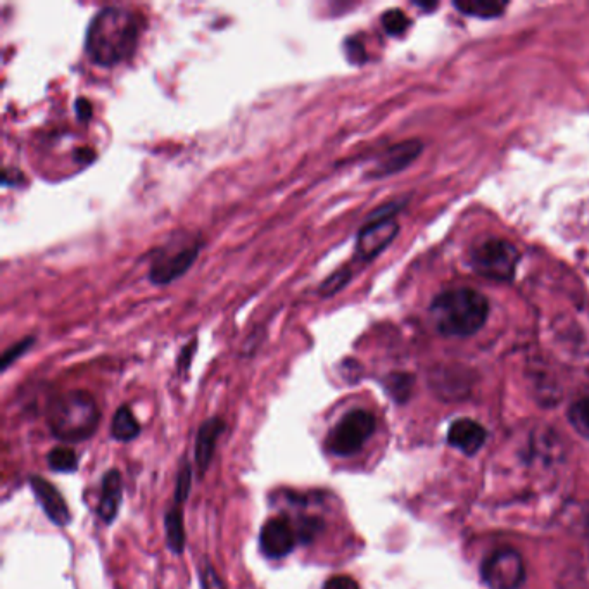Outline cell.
Returning a JSON list of instances; mask_svg holds the SVG:
<instances>
[{
  "label": "cell",
  "mask_w": 589,
  "mask_h": 589,
  "mask_svg": "<svg viewBox=\"0 0 589 589\" xmlns=\"http://www.w3.org/2000/svg\"><path fill=\"white\" fill-rule=\"evenodd\" d=\"M139 16L127 7H102L90 19L85 52L92 63L113 68L132 57L139 44Z\"/></svg>",
  "instance_id": "cell-1"
},
{
  "label": "cell",
  "mask_w": 589,
  "mask_h": 589,
  "mask_svg": "<svg viewBox=\"0 0 589 589\" xmlns=\"http://www.w3.org/2000/svg\"><path fill=\"white\" fill-rule=\"evenodd\" d=\"M489 301L474 289H455L439 294L432 303L431 317L443 336L469 337L488 320Z\"/></svg>",
  "instance_id": "cell-2"
},
{
  "label": "cell",
  "mask_w": 589,
  "mask_h": 589,
  "mask_svg": "<svg viewBox=\"0 0 589 589\" xmlns=\"http://www.w3.org/2000/svg\"><path fill=\"white\" fill-rule=\"evenodd\" d=\"M101 420L95 399L85 391L61 394L49 406V425L54 436L80 443L94 436Z\"/></svg>",
  "instance_id": "cell-3"
},
{
  "label": "cell",
  "mask_w": 589,
  "mask_h": 589,
  "mask_svg": "<svg viewBox=\"0 0 589 589\" xmlns=\"http://www.w3.org/2000/svg\"><path fill=\"white\" fill-rule=\"evenodd\" d=\"M375 431V417L367 410H351L329 432L327 450L332 455L351 456L358 453Z\"/></svg>",
  "instance_id": "cell-4"
},
{
  "label": "cell",
  "mask_w": 589,
  "mask_h": 589,
  "mask_svg": "<svg viewBox=\"0 0 589 589\" xmlns=\"http://www.w3.org/2000/svg\"><path fill=\"white\" fill-rule=\"evenodd\" d=\"M519 260L520 254L517 247L501 239L484 242L472 254V266L475 272L494 280L512 279Z\"/></svg>",
  "instance_id": "cell-5"
},
{
  "label": "cell",
  "mask_w": 589,
  "mask_h": 589,
  "mask_svg": "<svg viewBox=\"0 0 589 589\" xmlns=\"http://www.w3.org/2000/svg\"><path fill=\"white\" fill-rule=\"evenodd\" d=\"M481 574L491 589H519L526 579V567L517 551L500 550L484 560Z\"/></svg>",
  "instance_id": "cell-6"
},
{
  "label": "cell",
  "mask_w": 589,
  "mask_h": 589,
  "mask_svg": "<svg viewBox=\"0 0 589 589\" xmlns=\"http://www.w3.org/2000/svg\"><path fill=\"white\" fill-rule=\"evenodd\" d=\"M203 242H190L175 253L161 251L149 266V280L154 285H168L189 272L201 253Z\"/></svg>",
  "instance_id": "cell-7"
},
{
  "label": "cell",
  "mask_w": 589,
  "mask_h": 589,
  "mask_svg": "<svg viewBox=\"0 0 589 589\" xmlns=\"http://www.w3.org/2000/svg\"><path fill=\"white\" fill-rule=\"evenodd\" d=\"M398 232V222H394L393 218L368 222L356 237V258L360 261L374 260L394 241Z\"/></svg>",
  "instance_id": "cell-8"
},
{
  "label": "cell",
  "mask_w": 589,
  "mask_h": 589,
  "mask_svg": "<svg viewBox=\"0 0 589 589\" xmlns=\"http://www.w3.org/2000/svg\"><path fill=\"white\" fill-rule=\"evenodd\" d=\"M298 534L294 532L289 520L282 517H273L266 520L265 526L261 527L260 545L261 550L268 558H284L294 550Z\"/></svg>",
  "instance_id": "cell-9"
},
{
  "label": "cell",
  "mask_w": 589,
  "mask_h": 589,
  "mask_svg": "<svg viewBox=\"0 0 589 589\" xmlns=\"http://www.w3.org/2000/svg\"><path fill=\"white\" fill-rule=\"evenodd\" d=\"M422 151V144L418 140H408L401 142L396 146L389 147L375 163L374 170L368 173V177L382 178L389 177L393 173L405 170L406 166L417 159L418 154Z\"/></svg>",
  "instance_id": "cell-10"
},
{
  "label": "cell",
  "mask_w": 589,
  "mask_h": 589,
  "mask_svg": "<svg viewBox=\"0 0 589 589\" xmlns=\"http://www.w3.org/2000/svg\"><path fill=\"white\" fill-rule=\"evenodd\" d=\"M33 494L37 498L40 507L44 510L45 515L56 524V526H66L70 522V510L64 501L63 494L59 493L51 482L45 481L38 475H33L30 479Z\"/></svg>",
  "instance_id": "cell-11"
},
{
  "label": "cell",
  "mask_w": 589,
  "mask_h": 589,
  "mask_svg": "<svg viewBox=\"0 0 589 589\" xmlns=\"http://www.w3.org/2000/svg\"><path fill=\"white\" fill-rule=\"evenodd\" d=\"M486 437H488L486 429L470 418L456 420L448 432V441L451 446L463 451L465 455H474L481 450L482 444L486 443Z\"/></svg>",
  "instance_id": "cell-12"
},
{
  "label": "cell",
  "mask_w": 589,
  "mask_h": 589,
  "mask_svg": "<svg viewBox=\"0 0 589 589\" xmlns=\"http://www.w3.org/2000/svg\"><path fill=\"white\" fill-rule=\"evenodd\" d=\"M121 500H123V482L118 470H109L102 479L101 498H99V507L97 513L106 524H111L118 510H120Z\"/></svg>",
  "instance_id": "cell-13"
},
{
  "label": "cell",
  "mask_w": 589,
  "mask_h": 589,
  "mask_svg": "<svg viewBox=\"0 0 589 589\" xmlns=\"http://www.w3.org/2000/svg\"><path fill=\"white\" fill-rule=\"evenodd\" d=\"M225 424L222 418H209L206 420L201 429L197 432L196 439V467L199 474L203 475L204 470L208 469L211 458L215 455L216 441L222 436Z\"/></svg>",
  "instance_id": "cell-14"
},
{
  "label": "cell",
  "mask_w": 589,
  "mask_h": 589,
  "mask_svg": "<svg viewBox=\"0 0 589 589\" xmlns=\"http://www.w3.org/2000/svg\"><path fill=\"white\" fill-rule=\"evenodd\" d=\"M166 545L173 553L180 555L185 546L184 515L182 505L175 503V507L166 512L165 517Z\"/></svg>",
  "instance_id": "cell-15"
},
{
  "label": "cell",
  "mask_w": 589,
  "mask_h": 589,
  "mask_svg": "<svg viewBox=\"0 0 589 589\" xmlns=\"http://www.w3.org/2000/svg\"><path fill=\"white\" fill-rule=\"evenodd\" d=\"M453 6L460 13L482 19L500 18L507 9V4L498 0H458Z\"/></svg>",
  "instance_id": "cell-16"
},
{
  "label": "cell",
  "mask_w": 589,
  "mask_h": 589,
  "mask_svg": "<svg viewBox=\"0 0 589 589\" xmlns=\"http://www.w3.org/2000/svg\"><path fill=\"white\" fill-rule=\"evenodd\" d=\"M111 434L116 441H132L140 434V425L130 406H120L114 413Z\"/></svg>",
  "instance_id": "cell-17"
},
{
  "label": "cell",
  "mask_w": 589,
  "mask_h": 589,
  "mask_svg": "<svg viewBox=\"0 0 589 589\" xmlns=\"http://www.w3.org/2000/svg\"><path fill=\"white\" fill-rule=\"evenodd\" d=\"M353 272L349 266H341L337 268L336 272L330 273L327 279L323 280L322 284L318 285V294L322 298H332L346 287L351 282Z\"/></svg>",
  "instance_id": "cell-18"
},
{
  "label": "cell",
  "mask_w": 589,
  "mask_h": 589,
  "mask_svg": "<svg viewBox=\"0 0 589 589\" xmlns=\"http://www.w3.org/2000/svg\"><path fill=\"white\" fill-rule=\"evenodd\" d=\"M47 462H49V467L56 470V472H75L76 467H78V458H76L75 451L70 450V448H63V446L54 448L47 455Z\"/></svg>",
  "instance_id": "cell-19"
},
{
  "label": "cell",
  "mask_w": 589,
  "mask_h": 589,
  "mask_svg": "<svg viewBox=\"0 0 589 589\" xmlns=\"http://www.w3.org/2000/svg\"><path fill=\"white\" fill-rule=\"evenodd\" d=\"M569 420L581 436L589 439V396H584L570 406Z\"/></svg>",
  "instance_id": "cell-20"
},
{
  "label": "cell",
  "mask_w": 589,
  "mask_h": 589,
  "mask_svg": "<svg viewBox=\"0 0 589 589\" xmlns=\"http://www.w3.org/2000/svg\"><path fill=\"white\" fill-rule=\"evenodd\" d=\"M382 26H384V30H386L389 35H393V37H399V35H403V33L408 30V26H410V19L406 18V14L403 11H399V9H391V11H387L382 16Z\"/></svg>",
  "instance_id": "cell-21"
},
{
  "label": "cell",
  "mask_w": 589,
  "mask_h": 589,
  "mask_svg": "<svg viewBox=\"0 0 589 589\" xmlns=\"http://www.w3.org/2000/svg\"><path fill=\"white\" fill-rule=\"evenodd\" d=\"M35 337H25L23 341L16 342L11 348L6 349V353L2 355V361H0V367L2 370H7L9 365H13L14 361L18 360L19 356L25 355L28 349L32 348Z\"/></svg>",
  "instance_id": "cell-22"
},
{
  "label": "cell",
  "mask_w": 589,
  "mask_h": 589,
  "mask_svg": "<svg viewBox=\"0 0 589 589\" xmlns=\"http://www.w3.org/2000/svg\"><path fill=\"white\" fill-rule=\"evenodd\" d=\"M201 589H227L222 577L218 576V572L209 562H204L201 567Z\"/></svg>",
  "instance_id": "cell-23"
},
{
  "label": "cell",
  "mask_w": 589,
  "mask_h": 589,
  "mask_svg": "<svg viewBox=\"0 0 589 589\" xmlns=\"http://www.w3.org/2000/svg\"><path fill=\"white\" fill-rule=\"evenodd\" d=\"M344 51H346V56L353 64H363L367 61V51H365V47H363L360 40H356V38H348L344 42Z\"/></svg>",
  "instance_id": "cell-24"
},
{
  "label": "cell",
  "mask_w": 589,
  "mask_h": 589,
  "mask_svg": "<svg viewBox=\"0 0 589 589\" xmlns=\"http://www.w3.org/2000/svg\"><path fill=\"white\" fill-rule=\"evenodd\" d=\"M323 589H360L353 577L334 576L330 577L327 583L323 584Z\"/></svg>",
  "instance_id": "cell-25"
},
{
  "label": "cell",
  "mask_w": 589,
  "mask_h": 589,
  "mask_svg": "<svg viewBox=\"0 0 589 589\" xmlns=\"http://www.w3.org/2000/svg\"><path fill=\"white\" fill-rule=\"evenodd\" d=\"M75 109L76 116H78V120H90V116H92V104H90V102L87 101V99H83V97H80V99H78V101L75 102Z\"/></svg>",
  "instance_id": "cell-26"
}]
</instances>
